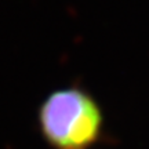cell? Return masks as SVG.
Returning a JSON list of instances; mask_svg holds the SVG:
<instances>
[{
    "label": "cell",
    "mask_w": 149,
    "mask_h": 149,
    "mask_svg": "<svg viewBox=\"0 0 149 149\" xmlns=\"http://www.w3.org/2000/svg\"><path fill=\"white\" fill-rule=\"evenodd\" d=\"M43 137L55 149H86L95 142L102 115L93 97L80 88L50 94L39 111Z\"/></svg>",
    "instance_id": "1"
}]
</instances>
